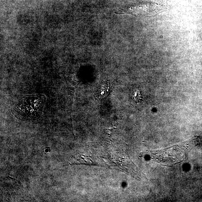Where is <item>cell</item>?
Wrapping results in <instances>:
<instances>
[{
  "label": "cell",
  "instance_id": "1",
  "mask_svg": "<svg viewBox=\"0 0 202 202\" xmlns=\"http://www.w3.org/2000/svg\"><path fill=\"white\" fill-rule=\"evenodd\" d=\"M46 98L43 94L25 96L13 108L12 112L15 117L22 120H32L41 115Z\"/></svg>",
  "mask_w": 202,
  "mask_h": 202
}]
</instances>
